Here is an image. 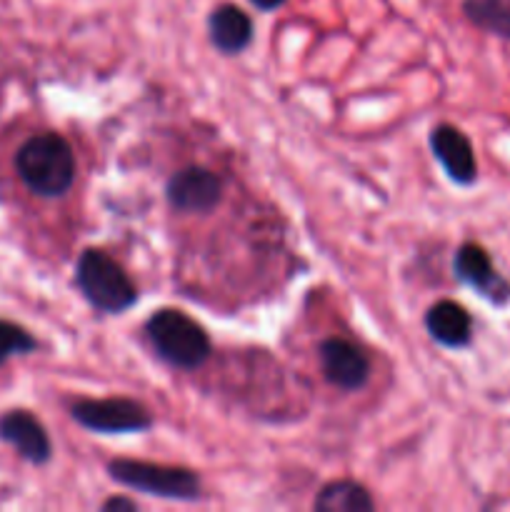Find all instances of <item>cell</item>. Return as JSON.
Returning <instances> with one entry per match:
<instances>
[{
	"label": "cell",
	"mask_w": 510,
	"mask_h": 512,
	"mask_svg": "<svg viewBox=\"0 0 510 512\" xmlns=\"http://www.w3.org/2000/svg\"><path fill=\"white\" fill-rule=\"evenodd\" d=\"M75 153L58 133H38L15 153V173L30 193L40 198H60L75 183Z\"/></svg>",
	"instance_id": "obj_1"
},
{
	"label": "cell",
	"mask_w": 510,
	"mask_h": 512,
	"mask_svg": "<svg viewBox=\"0 0 510 512\" xmlns=\"http://www.w3.org/2000/svg\"><path fill=\"white\" fill-rule=\"evenodd\" d=\"M145 335L160 360L178 370H195L210 358L213 343L198 320L178 308H160L145 323Z\"/></svg>",
	"instance_id": "obj_2"
},
{
	"label": "cell",
	"mask_w": 510,
	"mask_h": 512,
	"mask_svg": "<svg viewBox=\"0 0 510 512\" xmlns=\"http://www.w3.org/2000/svg\"><path fill=\"white\" fill-rule=\"evenodd\" d=\"M75 285L95 310L120 315L138 303V288L118 260L100 248H85L75 263Z\"/></svg>",
	"instance_id": "obj_3"
},
{
	"label": "cell",
	"mask_w": 510,
	"mask_h": 512,
	"mask_svg": "<svg viewBox=\"0 0 510 512\" xmlns=\"http://www.w3.org/2000/svg\"><path fill=\"white\" fill-rule=\"evenodd\" d=\"M110 480L150 498L178 500V503H195L203 495L200 475L190 468H173V465L145 463V460L115 458L108 463Z\"/></svg>",
	"instance_id": "obj_4"
},
{
	"label": "cell",
	"mask_w": 510,
	"mask_h": 512,
	"mask_svg": "<svg viewBox=\"0 0 510 512\" xmlns=\"http://www.w3.org/2000/svg\"><path fill=\"white\" fill-rule=\"evenodd\" d=\"M70 418L95 435H138L153 428V415L130 398H83L70 405Z\"/></svg>",
	"instance_id": "obj_5"
},
{
	"label": "cell",
	"mask_w": 510,
	"mask_h": 512,
	"mask_svg": "<svg viewBox=\"0 0 510 512\" xmlns=\"http://www.w3.org/2000/svg\"><path fill=\"white\" fill-rule=\"evenodd\" d=\"M223 198V180L203 165H188L170 175L165 200L175 213H210Z\"/></svg>",
	"instance_id": "obj_6"
},
{
	"label": "cell",
	"mask_w": 510,
	"mask_h": 512,
	"mask_svg": "<svg viewBox=\"0 0 510 512\" xmlns=\"http://www.w3.org/2000/svg\"><path fill=\"white\" fill-rule=\"evenodd\" d=\"M455 278L480 298L490 300L493 305H505L510 300V283L495 270L488 250L478 243H465L455 250L453 258Z\"/></svg>",
	"instance_id": "obj_7"
},
{
	"label": "cell",
	"mask_w": 510,
	"mask_h": 512,
	"mask_svg": "<svg viewBox=\"0 0 510 512\" xmlns=\"http://www.w3.org/2000/svg\"><path fill=\"white\" fill-rule=\"evenodd\" d=\"M318 360L325 380L340 390L355 393L370 380V358L345 338L323 340L318 345Z\"/></svg>",
	"instance_id": "obj_8"
},
{
	"label": "cell",
	"mask_w": 510,
	"mask_h": 512,
	"mask_svg": "<svg viewBox=\"0 0 510 512\" xmlns=\"http://www.w3.org/2000/svg\"><path fill=\"white\" fill-rule=\"evenodd\" d=\"M430 150H433V158L438 160L440 168L445 170V175L453 183H475V178H478V160H475L473 143H470L463 130L448 123L435 125L430 130Z\"/></svg>",
	"instance_id": "obj_9"
},
{
	"label": "cell",
	"mask_w": 510,
	"mask_h": 512,
	"mask_svg": "<svg viewBox=\"0 0 510 512\" xmlns=\"http://www.w3.org/2000/svg\"><path fill=\"white\" fill-rule=\"evenodd\" d=\"M0 440L13 445L15 453L33 465H45L53 458V443L43 423L28 410H10L0 415Z\"/></svg>",
	"instance_id": "obj_10"
},
{
	"label": "cell",
	"mask_w": 510,
	"mask_h": 512,
	"mask_svg": "<svg viewBox=\"0 0 510 512\" xmlns=\"http://www.w3.org/2000/svg\"><path fill=\"white\" fill-rule=\"evenodd\" d=\"M425 330L438 345L458 350L473 340V318L455 300H438L425 313Z\"/></svg>",
	"instance_id": "obj_11"
},
{
	"label": "cell",
	"mask_w": 510,
	"mask_h": 512,
	"mask_svg": "<svg viewBox=\"0 0 510 512\" xmlns=\"http://www.w3.org/2000/svg\"><path fill=\"white\" fill-rule=\"evenodd\" d=\"M208 33L213 48L223 55H238L253 43V20L238 5H218L208 18Z\"/></svg>",
	"instance_id": "obj_12"
},
{
	"label": "cell",
	"mask_w": 510,
	"mask_h": 512,
	"mask_svg": "<svg viewBox=\"0 0 510 512\" xmlns=\"http://www.w3.org/2000/svg\"><path fill=\"white\" fill-rule=\"evenodd\" d=\"M313 510L318 512H370L375 500L355 480H333L315 495Z\"/></svg>",
	"instance_id": "obj_13"
},
{
	"label": "cell",
	"mask_w": 510,
	"mask_h": 512,
	"mask_svg": "<svg viewBox=\"0 0 510 512\" xmlns=\"http://www.w3.org/2000/svg\"><path fill=\"white\" fill-rule=\"evenodd\" d=\"M463 10L480 30L510 38V0H465Z\"/></svg>",
	"instance_id": "obj_14"
},
{
	"label": "cell",
	"mask_w": 510,
	"mask_h": 512,
	"mask_svg": "<svg viewBox=\"0 0 510 512\" xmlns=\"http://www.w3.org/2000/svg\"><path fill=\"white\" fill-rule=\"evenodd\" d=\"M33 350H38V340L28 330L10 320H0V365L13 355H28Z\"/></svg>",
	"instance_id": "obj_15"
},
{
	"label": "cell",
	"mask_w": 510,
	"mask_h": 512,
	"mask_svg": "<svg viewBox=\"0 0 510 512\" xmlns=\"http://www.w3.org/2000/svg\"><path fill=\"white\" fill-rule=\"evenodd\" d=\"M103 510L105 512H135L138 510V505H135V500H130V498H110V500H105L103 503Z\"/></svg>",
	"instance_id": "obj_16"
},
{
	"label": "cell",
	"mask_w": 510,
	"mask_h": 512,
	"mask_svg": "<svg viewBox=\"0 0 510 512\" xmlns=\"http://www.w3.org/2000/svg\"><path fill=\"white\" fill-rule=\"evenodd\" d=\"M250 3L258 10H265V13H268V10H278L280 5H285V0H250Z\"/></svg>",
	"instance_id": "obj_17"
}]
</instances>
